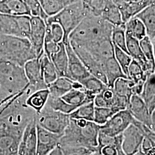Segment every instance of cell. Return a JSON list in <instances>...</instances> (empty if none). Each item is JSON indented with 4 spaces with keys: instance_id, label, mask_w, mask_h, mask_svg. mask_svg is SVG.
Masks as SVG:
<instances>
[{
    "instance_id": "obj_49",
    "label": "cell",
    "mask_w": 155,
    "mask_h": 155,
    "mask_svg": "<svg viewBox=\"0 0 155 155\" xmlns=\"http://www.w3.org/2000/svg\"><path fill=\"white\" fill-rule=\"evenodd\" d=\"M2 126L1 123L0 122V137H1V135L2 134Z\"/></svg>"
},
{
    "instance_id": "obj_16",
    "label": "cell",
    "mask_w": 155,
    "mask_h": 155,
    "mask_svg": "<svg viewBox=\"0 0 155 155\" xmlns=\"http://www.w3.org/2000/svg\"><path fill=\"white\" fill-rule=\"evenodd\" d=\"M36 155H47L59 144L62 135L51 132L36 124Z\"/></svg>"
},
{
    "instance_id": "obj_40",
    "label": "cell",
    "mask_w": 155,
    "mask_h": 155,
    "mask_svg": "<svg viewBox=\"0 0 155 155\" xmlns=\"http://www.w3.org/2000/svg\"><path fill=\"white\" fill-rule=\"evenodd\" d=\"M28 8L31 16L41 17L45 21L48 16L46 15L42 5L39 0H24Z\"/></svg>"
},
{
    "instance_id": "obj_14",
    "label": "cell",
    "mask_w": 155,
    "mask_h": 155,
    "mask_svg": "<svg viewBox=\"0 0 155 155\" xmlns=\"http://www.w3.org/2000/svg\"><path fill=\"white\" fill-rule=\"evenodd\" d=\"M145 137L143 133L130 124L122 133V148L125 155H134L139 152Z\"/></svg>"
},
{
    "instance_id": "obj_25",
    "label": "cell",
    "mask_w": 155,
    "mask_h": 155,
    "mask_svg": "<svg viewBox=\"0 0 155 155\" xmlns=\"http://www.w3.org/2000/svg\"><path fill=\"white\" fill-rule=\"evenodd\" d=\"M49 96L50 92L48 88L38 90L28 95L25 104L37 114H39L46 105Z\"/></svg>"
},
{
    "instance_id": "obj_26",
    "label": "cell",
    "mask_w": 155,
    "mask_h": 155,
    "mask_svg": "<svg viewBox=\"0 0 155 155\" xmlns=\"http://www.w3.org/2000/svg\"><path fill=\"white\" fill-rule=\"evenodd\" d=\"M49 59L55 67L59 77H66L68 65V55L66 45L63 41L60 43L59 50L50 56Z\"/></svg>"
},
{
    "instance_id": "obj_47",
    "label": "cell",
    "mask_w": 155,
    "mask_h": 155,
    "mask_svg": "<svg viewBox=\"0 0 155 155\" xmlns=\"http://www.w3.org/2000/svg\"><path fill=\"white\" fill-rule=\"evenodd\" d=\"M58 1L61 3L62 5L64 6V8H65L67 6L70 5L81 0H58Z\"/></svg>"
},
{
    "instance_id": "obj_51",
    "label": "cell",
    "mask_w": 155,
    "mask_h": 155,
    "mask_svg": "<svg viewBox=\"0 0 155 155\" xmlns=\"http://www.w3.org/2000/svg\"><path fill=\"white\" fill-rule=\"evenodd\" d=\"M129 1H132V2H139V1H140L141 0H129Z\"/></svg>"
},
{
    "instance_id": "obj_4",
    "label": "cell",
    "mask_w": 155,
    "mask_h": 155,
    "mask_svg": "<svg viewBox=\"0 0 155 155\" xmlns=\"http://www.w3.org/2000/svg\"><path fill=\"white\" fill-rule=\"evenodd\" d=\"M89 13L86 4L81 0L65 7L55 15L48 17L45 22H58L61 25L64 34L63 42L66 44L69 41L70 34Z\"/></svg>"
},
{
    "instance_id": "obj_38",
    "label": "cell",
    "mask_w": 155,
    "mask_h": 155,
    "mask_svg": "<svg viewBox=\"0 0 155 155\" xmlns=\"http://www.w3.org/2000/svg\"><path fill=\"white\" fill-rule=\"evenodd\" d=\"M117 112L111 107H95L94 122L99 125L105 124Z\"/></svg>"
},
{
    "instance_id": "obj_23",
    "label": "cell",
    "mask_w": 155,
    "mask_h": 155,
    "mask_svg": "<svg viewBox=\"0 0 155 155\" xmlns=\"http://www.w3.org/2000/svg\"><path fill=\"white\" fill-rule=\"evenodd\" d=\"M134 17L143 22L147 36L153 41L155 38V0Z\"/></svg>"
},
{
    "instance_id": "obj_22",
    "label": "cell",
    "mask_w": 155,
    "mask_h": 155,
    "mask_svg": "<svg viewBox=\"0 0 155 155\" xmlns=\"http://www.w3.org/2000/svg\"><path fill=\"white\" fill-rule=\"evenodd\" d=\"M102 64L108 87L113 88L114 83L119 78H127L114 56L107 59Z\"/></svg>"
},
{
    "instance_id": "obj_30",
    "label": "cell",
    "mask_w": 155,
    "mask_h": 155,
    "mask_svg": "<svg viewBox=\"0 0 155 155\" xmlns=\"http://www.w3.org/2000/svg\"><path fill=\"white\" fill-rule=\"evenodd\" d=\"M40 60L44 80L48 86V85L54 82L59 76L52 62L45 53L40 56Z\"/></svg>"
},
{
    "instance_id": "obj_46",
    "label": "cell",
    "mask_w": 155,
    "mask_h": 155,
    "mask_svg": "<svg viewBox=\"0 0 155 155\" xmlns=\"http://www.w3.org/2000/svg\"><path fill=\"white\" fill-rule=\"evenodd\" d=\"M151 119V130L155 132V108L150 114Z\"/></svg>"
},
{
    "instance_id": "obj_54",
    "label": "cell",
    "mask_w": 155,
    "mask_h": 155,
    "mask_svg": "<svg viewBox=\"0 0 155 155\" xmlns=\"http://www.w3.org/2000/svg\"></svg>"
},
{
    "instance_id": "obj_39",
    "label": "cell",
    "mask_w": 155,
    "mask_h": 155,
    "mask_svg": "<svg viewBox=\"0 0 155 155\" xmlns=\"http://www.w3.org/2000/svg\"><path fill=\"white\" fill-rule=\"evenodd\" d=\"M114 56L116 58L117 62L122 68L123 72L127 77L128 67L131 61H132V58L130 55L124 51L114 45Z\"/></svg>"
},
{
    "instance_id": "obj_43",
    "label": "cell",
    "mask_w": 155,
    "mask_h": 155,
    "mask_svg": "<svg viewBox=\"0 0 155 155\" xmlns=\"http://www.w3.org/2000/svg\"><path fill=\"white\" fill-rule=\"evenodd\" d=\"M60 43H56L51 39L45 38L44 44V53L49 58L52 54L56 52L59 50L60 47Z\"/></svg>"
},
{
    "instance_id": "obj_50",
    "label": "cell",
    "mask_w": 155,
    "mask_h": 155,
    "mask_svg": "<svg viewBox=\"0 0 155 155\" xmlns=\"http://www.w3.org/2000/svg\"><path fill=\"white\" fill-rule=\"evenodd\" d=\"M136 155H145L144 153L141 152V150H140L139 151V152L137 153H136Z\"/></svg>"
},
{
    "instance_id": "obj_53",
    "label": "cell",
    "mask_w": 155,
    "mask_h": 155,
    "mask_svg": "<svg viewBox=\"0 0 155 155\" xmlns=\"http://www.w3.org/2000/svg\"><path fill=\"white\" fill-rule=\"evenodd\" d=\"M39 1H40V2H41V1H42V0H39Z\"/></svg>"
},
{
    "instance_id": "obj_8",
    "label": "cell",
    "mask_w": 155,
    "mask_h": 155,
    "mask_svg": "<svg viewBox=\"0 0 155 155\" xmlns=\"http://www.w3.org/2000/svg\"><path fill=\"white\" fill-rule=\"evenodd\" d=\"M31 16H12L0 13V35L28 39Z\"/></svg>"
},
{
    "instance_id": "obj_45",
    "label": "cell",
    "mask_w": 155,
    "mask_h": 155,
    "mask_svg": "<svg viewBox=\"0 0 155 155\" xmlns=\"http://www.w3.org/2000/svg\"><path fill=\"white\" fill-rule=\"evenodd\" d=\"M153 141V140H152ZM145 155H155V142L152 141V145L150 149L146 150L145 152H143Z\"/></svg>"
},
{
    "instance_id": "obj_41",
    "label": "cell",
    "mask_w": 155,
    "mask_h": 155,
    "mask_svg": "<svg viewBox=\"0 0 155 155\" xmlns=\"http://www.w3.org/2000/svg\"><path fill=\"white\" fill-rule=\"evenodd\" d=\"M41 4L48 17L55 15L64 8L58 0H42Z\"/></svg>"
},
{
    "instance_id": "obj_31",
    "label": "cell",
    "mask_w": 155,
    "mask_h": 155,
    "mask_svg": "<svg viewBox=\"0 0 155 155\" xmlns=\"http://www.w3.org/2000/svg\"><path fill=\"white\" fill-rule=\"evenodd\" d=\"M134 86V83L132 80L121 78L118 79L114 82L113 89L118 96L125 97L130 101L133 94Z\"/></svg>"
},
{
    "instance_id": "obj_42",
    "label": "cell",
    "mask_w": 155,
    "mask_h": 155,
    "mask_svg": "<svg viewBox=\"0 0 155 155\" xmlns=\"http://www.w3.org/2000/svg\"><path fill=\"white\" fill-rule=\"evenodd\" d=\"M109 0H87L84 1L90 14L95 16H101L107 2Z\"/></svg>"
},
{
    "instance_id": "obj_34",
    "label": "cell",
    "mask_w": 155,
    "mask_h": 155,
    "mask_svg": "<svg viewBox=\"0 0 155 155\" xmlns=\"http://www.w3.org/2000/svg\"><path fill=\"white\" fill-rule=\"evenodd\" d=\"M139 41L143 54L150 65L152 72L153 74L155 72V59L152 41L147 36Z\"/></svg>"
},
{
    "instance_id": "obj_3",
    "label": "cell",
    "mask_w": 155,
    "mask_h": 155,
    "mask_svg": "<svg viewBox=\"0 0 155 155\" xmlns=\"http://www.w3.org/2000/svg\"><path fill=\"white\" fill-rule=\"evenodd\" d=\"M38 58L27 38L0 35V60L24 67L27 61Z\"/></svg>"
},
{
    "instance_id": "obj_1",
    "label": "cell",
    "mask_w": 155,
    "mask_h": 155,
    "mask_svg": "<svg viewBox=\"0 0 155 155\" xmlns=\"http://www.w3.org/2000/svg\"><path fill=\"white\" fill-rule=\"evenodd\" d=\"M100 129V125L94 121L71 118L59 145L61 147L85 146L97 148Z\"/></svg>"
},
{
    "instance_id": "obj_55",
    "label": "cell",
    "mask_w": 155,
    "mask_h": 155,
    "mask_svg": "<svg viewBox=\"0 0 155 155\" xmlns=\"http://www.w3.org/2000/svg\"><path fill=\"white\" fill-rule=\"evenodd\" d=\"M0 1H1V0H0Z\"/></svg>"
},
{
    "instance_id": "obj_28",
    "label": "cell",
    "mask_w": 155,
    "mask_h": 155,
    "mask_svg": "<svg viewBox=\"0 0 155 155\" xmlns=\"http://www.w3.org/2000/svg\"><path fill=\"white\" fill-rule=\"evenodd\" d=\"M101 17L113 27H120L125 24L120 11L110 0L107 2Z\"/></svg>"
},
{
    "instance_id": "obj_19",
    "label": "cell",
    "mask_w": 155,
    "mask_h": 155,
    "mask_svg": "<svg viewBox=\"0 0 155 155\" xmlns=\"http://www.w3.org/2000/svg\"><path fill=\"white\" fill-rule=\"evenodd\" d=\"M127 109L135 119L144 124L151 130L150 113L141 96L133 94L129 101Z\"/></svg>"
},
{
    "instance_id": "obj_48",
    "label": "cell",
    "mask_w": 155,
    "mask_h": 155,
    "mask_svg": "<svg viewBox=\"0 0 155 155\" xmlns=\"http://www.w3.org/2000/svg\"><path fill=\"white\" fill-rule=\"evenodd\" d=\"M9 97L10 96H8L1 89H0V102Z\"/></svg>"
},
{
    "instance_id": "obj_33",
    "label": "cell",
    "mask_w": 155,
    "mask_h": 155,
    "mask_svg": "<svg viewBox=\"0 0 155 155\" xmlns=\"http://www.w3.org/2000/svg\"><path fill=\"white\" fill-rule=\"evenodd\" d=\"M95 105L94 101L79 106L74 111L70 116L74 119H83L88 121H94Z\"/></svg>"
},
{
    "instance_id": "obj_5",
    "label": "cell",
    "mask_w": 155,
    "mask_h": 155,
    "mask_svg": "<svg viewBox=\"0 0 155 155\" xmlns=\"http://www.w3.org/2000/svg\"><path fill=\"white\" fill-rule=\"evenodd\" d=\"M28 84L24 67L0 60V89L8 96L21 91Z\"/></svg>"
},
{
    "instance_id": "obj_10",
    "label": "cell",
    "mask_w": 155,
    "mask_h": 155,
    "mask_svg": "<svg viewBox=\"0 0 155 155\" xmlns=\"http://www.w3.org/2000/svg\"><path fill=\"white\" fill-rule=\"evenodd\" d=\"M0 137V155H18L19 144L24 130L8 127L2 122Z\"/></svg>"
},
{
    "instance_id": "obj_17",
    "label": "cell",
    "mask_w": 155,
    "mask_h": 155,
    "mask_svg": "<svg viewBox=\"0 0 155 155\" xmlns=\"http://www.w3.org/2000/svg\"><path fill=\"white\" fill-rule=\"evenodd\" d=\"M79 46L83 47L97 61L101 63L114 56V45L110 38L101 39L86 45Z\"/></svg>"
},
{
    "instance_id": "obj_37",
    "label": "cell",
    "mask_w": 155,
    "mask_h": 155,
    "mask_svg": "<svg viewBox=\"0 0 155 155\" xmlns=\"http://www.w3.org/2000/svg\"><path fill=\"white\" fill-rule=\"evenodd\" d=\"M111 40L113 45L127 52L125 24L120 27H113L111 32Z\"/></svg>"
},
{
    "instance_id": "obj_44",
    "label": "cell",
    "mask_w": 155,
    "mask_h": 155,
    "mask_svg": "<svg viewBox=\"0 0 155 155\" xmlns=\"http://www.w3.org/2000/svg\"><path fill=\"white\" fill-rule=\"evenodd\" d=\"M47 155H64L61 147L58 145L55 149L52 150Z\"/></svg>"
},
{
    "instance_id": "obj_20",
    "label": "cell",
    "mask_w": 155,
    "mask_h": 155,
    "mask_svg": "<svg viewBox=\"0 0 155 155\" xmlns=\"http://www.w3.org/2000/svg\"><path fill=\"white\" fill-rule=\"evenodd\" d=\"M47 88L50 97L53 98L61 97L73 89H85L80 82L72 81L66 77L58 78L54 82L48 85Z\"/></svg>"
},
{
    "instance_id": "obj_13",
    "label": "cell",
    "mask_w": 155,
    "mask_h": 155,
    "mask_svg": "<svg viewBox=\"0 0 155 155\" xmlns=\"http://www.w3.org/2000/svg\"><path fill=\"white\" fill-rule=\"evenodd\" d=\"M46 27L45 21L43 18L39 17L31 16V28L28 39L38 57H40L44 53Z\"/></svg>"
},
{
    "instance_id": "obj_24",
    "label": "cell",
    "mask_w": 155,
    "mask_h": 155,
    "mask_svg": "<svg viewBox=\"0 0 155 155\" xmlns=\"http://www.w3.org/2000/svg\"><path fill=\"white\" fill-rule=\"evenodd\" d=\"M0 13L12 16L27 15L31 16L24 0H1Z\"/></svg>"
},
{
    "instance_id": "obj_15",
    "label": "cell",
    "mask_w": 155,
    "mask_h": 155,
    "mask_svg": "<svg viewBox=\"0 0 155 155\" xmlns=\"http://www.w3.org/2000/svg\"><path fill=\"white\" fill-rule=\"evenodd\" d=\"M36 152L37 134L35 116L28 123L24 130L18 146V155H36Z\"/></svg>"
},
{
    "instance_id": "obj_9",
    "label": "cell",
    "mask_w": 155,
    "mask_h": 155,
    "mask_svg": "<svg viewBox=\"0 0 155 155\" xmlns=\"http://www.w3.org/2000/svg\"><path fill=\"white\" fill-rule=\"evenodd\" d=\"M134 118L128 109L121 110L114 114L102 125H100V131L107 136L115 137L122 134L130 124Z\"/></svg>"
},
{
    "instance_id": "obj_11",
    "label": "cell",
    "mask_w": 155,
    "mask_h": 155,
    "mask_svg": "<svg viewBox=\"0 0 155 155\" xmlns=\"http://www.w3.org/2000/svg\"><path fill=\"white\" fill-rule=\"evenodd\" d=\"M65 45L68 55V65L66 77L74 81L81 82L91 74L73 50L70 41Z\"/></svg>"
},
{
    "instance_id": "obj_32",
    "label": "cell",
    "mask_w": 155,
    "mask_h": 155,
    "mask_svg": "<svg viewBox=\"0 0 155 155\" xmlns=\"http://www.w3.org/2000/svg\"><path fill=\"white\" fill-rule=\"evenodd\" d=\"M122 133L116 136L114 143L97 147V155H125L122 148Z\"/></svg>"
},
{
    "instance_id": "obj_7",
    "label": "cell",
    "mask_w": 155,
    "mask_h": 155,
    "mask_svg": "<svg viewBox=\"0 0 155 155\" xmlns=\"http://www.w3.org/2000/svg\"><path fill=\"white\" fill-rule=\"evenodd\" d=\"M70 114L55 110L46 104L39 114H36V124L53 133L63 135L70 122Z\"/></svg>"
},
{
    "instance_id": "obj_35",
    "label": "cell",
    "mask_w": 155,
    "mask_h": 155,
    "mask_svg": "<svg viewBox=\"0 0 155 155\" xmlns=\"http://www.w3.org/2000/svg\"><path fill=\"white\" fill-rule=\"evenodd\" d=\"M45 38L51 39L56 43L63 41L64 31L61 25L55 22H46Z\"/></svg>"
},
{
    "instance_id": "obj_29",
    "label": "cell",
    "mask_w": 155,
    "mask_h": 155,
    "mask_svg": "<svg viewBox=\"0 0 155 155\" xmlns=\"http://www.w3.org/2000/svg\"><path fill=\"white\" fill-rule=\"evenodd\" d=\"M125 33L140 41L147 36L146 28L139 18L133 17L125 24Z\"/></svg>"
},
{
    "instance_id": "obj_52",
    "label": "cell",
    "mask_w": 155,
    "mask_h": 155,
    "mask_svg": "<svg viewBox=\"0 0 155 155\" xmlns=\"http://www.w3.org/2000/svg\"><path fill=\"white\" fill-rule=\"evenodd\" d=\"M83 1H87V0H83Z\"/></svg>"
},
{
    "instance_id": "obj_21",
    "label": "cell",
    "mask_w": 155,
    "mask_h": 155,
    "mask_svg": "<svg viewBox=\"0 0 155 155\" xmlns=\"http://www.w3.org/2000/svg\"><path fill=\"white\" fill-rule=\"evenodd\" d=\"M127 52L132 59L137 61L142 67L144 71L148 74H153L148 63L145 59L141 48L140 41L132 36L126 34Z\"/></svg>"
},
{
    "instance_id": "obj_12",
    "label": "cell",
    "mask_w": 155,
    "mask_h": 155,
    "mask_svg": "<svg viewBox=\"0 0 155 155\" xmlns=\"http://www.w3.org/2000/svg\"><path fill=\"white\" fill-rule=\"evenodd\" d=\"M70 45L89 73L98 78L107 86V81L104 71L102 63L97 61L83 47L71 43Z\"/></svg>"
},
{
    "instance_id": "obj_2",
    "label": "cell",
    "mask_w": 155,
    "mask_h": 155,
    "mask_svg": "<svg viewBox=\"0 0 155 155\" xmlns=\"http://www.w3.org/2000/svg\"><path fill=\"white\" fill-rule=\"evenodd\" d=\"M113 27L101 17L89 13L70 34L69 41L83 45L101 39L111 38Z\"/></svg>"
},
{
    "instance_id": "obj_27",
    "label": "cell",
    "mask_w": 155,
    "mask_h": 155,
    "mask_svg": "<svg viewBox=\"0 0 155 155\" xmlns=\"http://www.w3.org/2000/svg\"><path fill=\"white\" fill-rule=\"evenodd\" d=\"M117 99V95L113 89L107 86L105 89L95 95L94 100V105L96 107H111L114 109Z\"/></svg>"
},
{
    "instance_id": "obj_36",
    "label": "cell",
    "mask_w": 155,
    "mask_h": 155,
    "mask_svg": "<svg viewBox=\"0 0 155 155\" xmlns=\"http://www.w3.org/2000/svg\"><path fill=\"white\" fill-rule=\"evenodd\" d=\"M80 83L83 85L86 91L95 95L100 93L107 86L98 78L91 75L83 79Z\"/></svg>"
},
{
    "instance_id": "obj_6",
    "label": "cell",
    "mask_w": 155,
    "mask_h": 155,
    "mask_svg": "<svg viewBox=\"0 0 155 155\" xmlns=\"http://www.w3.org/2000/svg\"><path fill=\"white\" fill-rule=\"evenodd\" d=\"M95 97L85 89H73L61 97L49 96L47 104L55 110L70 114L79 106L94 101Z\"/></svg>"
},
{
    "instance_id": "obj_18",
    "label": "cell",
    "mask_w": 155,
    "mask_h": 155,
    "mask_svg": "<svg viewBox=\"0 0 155 155\" xmlns=\"http://www.w3.org/2000/svg\"><path fill=\"white\" fill-rule=\"evenodd\" d=\"M24 68L28 83L35 91L47 89V85L45 83L41 70L40 57L27 61Z\"/></svg>"
}]
</instances>
